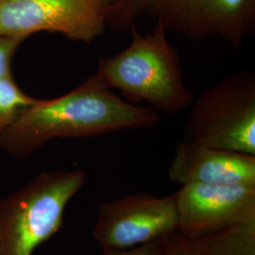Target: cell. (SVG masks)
Returning a JSON list of instances; mask_svg holds the SVG:
<instances>
[{"label":"cell","mask_w":255,"mask_h":255,"mask_svg":"<svg viewBox=\"0 0 255 255\" xmlns=\"http://www.w3.org/2000/svg\"><path fill=\"white\" fill-rule=\"evenodd\" d=\"M160 122L157 111L122 100L94 74L61 97L37 100L0 133V146L23 159L56 138L99 136Z\"/></svg>","instance_id":"obj_1"},{"label":"cell","mask_w":255,"mask_h":255,"mask_svg":"<svg viewBox=\"0 0 255 255\" xmlns=\"http://www.w3.org/2000/svg\"><path fill=\"white\" fill-rule=\"evenodd\" d=\"M130 44L116 54L101 57L95 75L116 88L128 102H146L158 113L175 115L190 107L194 94L183 78L177 49L160 25L146 35L129 29Z\"/></svg>","instance_id":"obj_2"},{"label":"cell","mask_w":255,"mask_h":255,"mask_svg":"<svg viewBox=\"0 0 255 255\" xmlns=\"http://www.w3.org/2000/svg\"><path fill=\"white\" fill-rule=\"evenodd\" d=\"M143 17L164 29L201 42L211 38L241 48L255 32V0H115L106 28L127 31Z\"/></svg>","instance_id":"obj_3"},{"label":"cell","mask_w":255,"mask_h":255,"mask_svg":"<svg viewBox=\"0 0 255 255\" xmlns=\"http://www.w3.org/2000/svg\"><path fill=\"white\" fill-rule=\"evenodd\" d=\"M86 182L84 171H50L0 200V255H32L58 233L68 202Z\"/></svg>","instance_id":"obj_4"},{"label":"cell","mask_w":255,"mask_h":255,"mask_svg":"<svg viewBox=\"0 0 255 255\" xmlns=\"http://www.w3.org/2000/svg\"><path fill=\"white\" fill-rule=\"evenodd\" d=\"M182 140L255 156V73L242 69L193 101Z\"/></svg>","instance_id":"obj_5"},{"label":"cell","mask_w":255,"mask_h":255,"mask_svg":"<svg viewBox=\"0 0 255 255\" xmlns=\"http://www.w3.org/2000/svg\"><path fill=\"white\" fill-rule=\"evenodd\" d=\"M113 0H0V36L59 33L90 44L102 36Z\"/></svg>","instance_id":"obj_6"},{"label":"cell","mask_w":255,"mask_h":255,"mask_svg":"<svg viewBox=\"0 0 255 255\" xmlns=\"http://www.w3.org/2000/svg\"><path fill=\"white\" fill-rule=\"evenodd\" d=\"M177 230L175 193H137L101 204L93 235L102 250H122L165 240Z\"/></svg>","instance_id":"obj_7"},{"label":"cell","mask_w":255,"mask_h":255,"mask_svg":"<svg viewBox=\"0 0 255 255\" xmlns=\"http://www.w3.org/2000/svg\"><path fill=\"white\" fill-rule=\"evenodd\" d=\"M178 232L194 237L255 220V185L188 183L175 193Z\"/></svg>","instance_id":"obj_8"},{"label":"cell","mask_w":255,"mask_h":255,"mask_svg":"<svg viewBox=\"0 0 255 255\" xmlns=\"http://www.w3.org/2000/svg\"><path fill=\"white\" fill-rule=\"evenodd\" d=\"M167 174L172 182L255 185V156L179 141Z\"/></svg>","instance_id":"obj_9"},{"label":"cell","mask_w":255,"mask_h":255,"mask_svg":"<svg viewBox=\"0 0 255 255\" xmlns=\"http://www.w3.org/2000/svg\"><path fill=\"white\" fill-rule=\"evenodd\" d=\"M184 238L193 255H255V220Z\"/></svg>","instance_id":"obj_10"},{"label":"cell","mask_w":255,"mask_h":255,"mask_svg":"<svg viewBox=\"0 0 255 255\" xmlns=\"http://www.w3.org/2000/svg\"><path fill=\"white\" fill-rule=\"evenodd\" d=\"M36 99L23 91L12 74L0 77V133L16 121V119L31 105Z\"/></svg>","instance_id":"obj_11"},{"label":"cell","mask_w":255,"mask_h":255,"mask_svg":"<svg viewBox=\"0 0 255 255\" xmlns=\"http://www.w3.org/2000/svg\"><path fill=\"white\" fill-rule=\"evenodd\" d=\"M24 41L16 37L0 36V77L11 73L13 57Z\"/></svg>","instance_id":"obj_12"},{"label":"cell","mask_w":255,"mask_h":255,"mask_svg":"<svg viewBox=\"0 0 255 255\" xmlns=\"http://www.w3.org/2000/svg\"><path fill=\"white\" fill-rule=\"evenodd\" d=\"M166 241L167 239L122 250H103L101 255H166Z\"/></svg>","instance_id":"obj_13"},{"label":"cell","mask_w":255,"mask_h":255,"mask_svg":"<svg viewBox=\"0 0 255 255\" xmlns=\"http://www.w3.org/2000/svg\"><path fill=\"white\" fill-rule=\"evenodd\" d=\"M166 255H193L186 239L178 231L167 238Z\"/></svg>","instance_id":"obj_14"},{"label":"cell","mask_w":255,"mask_h":255,"mask_svg":"<svg viewBox=\"0 0 255 255\" xmlns=\"http://www.w3.org/2000/svg\"><path fill=\"white\" fill-rule=\"evenodd\" d=\"M114 1H115V0H113V2H114Z\"/></svg>","instance_id":"obj_15"}]
</instances>
